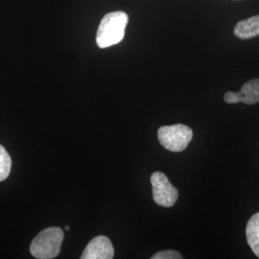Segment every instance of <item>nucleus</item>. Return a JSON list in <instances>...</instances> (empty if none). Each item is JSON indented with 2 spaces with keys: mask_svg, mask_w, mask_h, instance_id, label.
Here are the masks:
<instances>
[{
  "mask_svg": "<svg viewBox=\"0 0 259 259\" xmlns=\"http://www.w3.org/2000/svg\"><path fill=\"white\" fill-rule=\"evenodd\" d=\"M128 21V15L121 11L111 12L104 16L96 34L97 46L107 48L119 44L125 36Z\"/></svg>",
  "mask_w": 259,
  "mask_h": 259,
  "instance_id": "obj_1",
  "label": "nucleus"
},
{
  "mask_svg": "<svg viewBox=\"0 0 259 259\" xmlns=\"http://www.w3.org/2000/svg\"><path fill=\"white\" fill-rule=\"evenodd\" d=\"M63 239V230L57 227L48 228L39 232L32 241L30 251L37 259L55 258L61 251Z\"/></svg>",
  "mask_w": 259,
  "mask_h": 259,
  "instance_id": "obj_2",
  "label": "nucleus"
},
{
  "mask_svg": "<svg viewBox=\"0 0 259 259\" xmlns=\"http://www.w3.org/2000/svg\"><path fill=\"white\" fill-rule=\"evenodd\" d=\"M193 138V132L188 126L176 124L160 127L157 131V139L163 148L171 152H183Z\"/></svg>",
  "mask_w": 259,
  "mask_h": 259,
  "instance_id": "obj_3",
  "label": "nucleus"
},
{
  "mask_svg": "<svg viewBox=\"0 0 259 259\" xmlns=\"http://www.w3.org/2000/svg\"><path fill=\"white\" fill-rule=\"evenodd\" d=\"M151 184L153 188V199L156 204L163 207L173 206L179 198V192L171 185L165 174L155 172L151 176Z\"/></svg>",
  "mask_w": 259,
  "mask_h": 259,
  "instance_id": "obj_4",
  "label": "nucleus"
},
{
  "mask_svg": "<svg viewBox=\"0 0 259 259\" xmlns=\"http://www.w3.org/2000/svg\"><path fill=\"white\" fill-rule=\"evenodd\" d=\"M224 100L228 104L245 103L253 105L259 102V78L252 79L244 83L238 93L228 92L224 95Z\"/></svg>",
  "mask_w": 259,
  "mask_h": 259,
  "instance_id": "obj_5",
  "label": "nucleus"
},
{
  "mask_svg": "<svg viewBox=\"0 0 259 259\" xmlns=\"http://www.w3.org/2000/svg\"><path fill=\"white\" fill-rule=\"evenodd\" d=\"M114 249L111 240L106 236H97L91 241L81 256L82 259H111Z\"/></svg>",
  "mask_w": 259,
  "mask_h": 259,
  "instance_id": "obj_6",
  "label": "nucleus"
},
{
  "mask_svg": "<svg viewBox=\"0 0 259 259\" xmlns=\"http://www.w3.org/2000/svg\"><path fill=\"white\" fill-rule=\"evenodd\" d=\"M235 37L240 39H250L259 36V15L241 20L234 27Z\"/></svg>",
  "mask_w": 259,
  "mask_h": 259,
  "instance_id": "obj_7",
  "label": "nucleus"
},
{
  "mask_svg": "<svg viewBox=\"0 0 259 259\" xmlns=\"http://www.w3.org/2000/svg\"><path fill=\"white\" fill-rule=\"evenodd\" d=\"M246 236L250 249L259 258V212L250 217L246 227Z\"/></svg>",
  "mask_w": 259,
  "mask_h": 259,
  "instance_id": "obj_8",
  "label": "nucleus"
},
{
  "mask_svg": "<svg viewBox=\"0 0 259 259\" xmlns=\"http://www.w3.org/2000/svg\"><path fill=\"white\" fill-rule=\"evenodd\" d=\"M12 167V159L7 151L0 145V182L7 179Z\"/></svg>",
  "mask_w": 259,
  "mask_h": 259,
  "instance_id": "obj_9",
  "label": "nucleus"
},
{
  "mask_svg": "<svg viewBox=\"0 0 259 259\" xmlns=\"http://www.w3.org/2000/svg\"><path fill=\"white\" fill-rule=\"evenodd\" d=\"M152 259H182L183 255L176 250H163L159 251L157 253H155L152 257Z\"/></svg>",
  "mask_w": 259,
  "mask_h": 259,
  "instance_id": "obj_10",
  "label": "nucleus"
},
{
  "mask_svg": "<svg viewBox=\"0 0 259 259\" xmlns=\"http://www.w3.org/2000/svg\"><path fill=\"white\" fill-rule=\"evenodd\" d=\"M65 231H69V227H68V226H66L65 228Z\"/></svg>",
  "mask_w": 259,
  "mask_h": 259,
  "instance_id": "obj_11",
  "label": "nucleus"
}]
</instances>
